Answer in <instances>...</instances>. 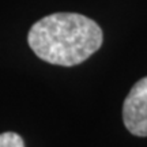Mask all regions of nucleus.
Instances as JSON below:
<instances>
[{"mask_svg":"<svg viewBox=\"0 0 147 147\" xmlns=\"http://www.w3.org/2000/svg\"><path fill=\"white\" fill-rule=\"evenodd\" d=\"M0 147H25V143L15 132H4L0 134Z\"/></svg>","mask_w":147,"mask_h":147,"instance_id":"obj_3","label":"nucleus"},{"mask_svg":"<svg viewBox=\"0 0 147 147\" xmlns=\"http://www.w3.org/2000/svg\"><path fill=\"white\" fill-rule=\"evenodd\" d=\"M123 121L134 136H147V76L138 80L125 97Z\"/></svg>","mask_w":147,"mask_h":147,"instance_id":"obj_2","label":"nucleus"},{"mask_svg":"<svg viewBox=\"0 0 147 147\" xmlns=\"http://www.w3.org/2000/svg\"><path fill=\"white\" fill-rule=\"evenodd\" d=\"M38 57L51 64L72 67L83 63L102 45L98 23L75 12H56L36 22L27 36Z\"/></svg>","mask_w":147,"mask_h":147,"instance_id":"obj_1","label":"nucleus"}]
</instances>
